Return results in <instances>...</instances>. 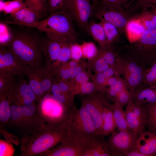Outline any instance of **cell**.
<instances>
[{"mask_svg": "<svg viewBox=\"0 0 156 156\" xmlns=\"http://www.w3.org/2000/svg\"><path fill=\"white\" fill-rule=\"evenodd\" d=\"M94 5L87 0H66L60 11L66 13L82 29H85L93 13Z\"/></svg>", "mask_w": 156, "mask_h": 156, "instance_id": "9c48e42d", "label": "cell"}, {"mask_svg": "<svg viewBox=\"0 0 156 156\" xmlns=\"http://www.w3.org/2000/svg\"><path fill=\"white\" fill-rule=\"evenodd\" d=\"M125 112L129 130L138 136L143 131L146 123L133 112L129 103L126 105Z\"/></svg>", "mask_w": 156, "mask_h": 156, "instance_id": "ffe728a7", "label": "cell"}, {"mask_svg": "<svg viewBox=\"0 0 156 156\" xmlns=\"http://www.w3.org/2000/svg\"><path fill=\"white\" fill-rule=\"evenodd\" d=\"M99 8L103 9L125 10L123 0H99Z\"/></svg>", "mask_w": 156, "mask_h": 156, "instance_id": "d6a6232c", "label": "cell"}, {"mask_svg": "<svg viewBox=\"0 0 156 156\" xmlns=\"http://www.w3.org/2000/svg\"><path fill=\"white\" fill-rule=\"evenodd\" d=\"M71 58L77 61L83 56V52L81 46L76 43L72 44L70 47Z\"/></svg>", "mask_w": 156, "mask_h": 156, "instance_id": "7bdbcfd3", "label": "cell"}, {"mask_svg": "<svg viewBox=\"0 0 156 156\" xmlns=\"http://www.w3.org/2000/svg\"><path fill=\"white\" fill-rule=\"evenodd\" d=\"M91 139L68 133L67 136L59 146L38 156H83L85 152L90 148Z\"/></svg>", "mask_w": 156, "mask_h": 156, "instance_id": "ba28073f", "label": "cell"}, {"mask_svg": "<svg viewBox=\"0 0 156 156\" xmlns=\"http://www.w3.org/2000/svg\"><path fill=\"white\" fill-rule=\"evenodd\" d=\"M36 102L23 106L10 105L11 116L8 126L21 138L35 132L46 123L39 115Z\"/></svg>", "mask_w": 156, "mask_h": 156, "instance_id": "277c9868", "label": "cell"}, {"mask_svg": "<svg viewBox=\"0 0 156 156\" xmlns=\"http://www.w3.org/2000/svg\"><path fill=\"white\" fill-rule=\"evenodd\" d=\"M133 101L142 105L156 103V85L139 87L134 94Z\"/></svg>", "mask_w": 156, "mask_h": 156, "instance_id": "ac0fdd59", "label": "cell"}, {"mask_svg": "<svg viewBox=\"0 0 156 156\" xmlns=\"http://www.w3.org/2000/svg\"><path fill=\"white\" fill-rule=\"evenodd\" d=\"M25 75L38 102L45 94L34 68L27 66Z\"/></svg>", "mask_w": 156, "mask_h": 156, "instance_id": "603a6c76", "label": "cell"}, {"mask_svg": "<svg viewBox=\"0 0 156 156\" xmlns=\"http://www.w3.org/2000/svg\"><path fill=\"white\" fill-rule=\"evenodd\" d=\"M82 99L81 105L91 116L96 130V135L101 136L102 124V114L104 107L109 104L103 93L94 94Z\"/></svg>", "mask_w": 156, "mask_h": 156, "instance_id": "4fadbf2b", "label": "cell"}, {"mask_svg": "<svg viewBox=\"0 0 156 156\" xmlns=\"http://www.w3.org/2000/svg\"><path fill=\"white\" fill-rule=\"evenodd\" d=\"M10 105L7 94H0V126L4 129L8 126L11 116Z\"/></svg>", "mask_w": 156, "mask_h": 156, "instance_id": "cb8c5ba5", "label": "cell"}, {"mask_svg": "<svg viewBox=\"0 0 156 156\" xmlns=\"http://www.w3.org/2000/svg\"><path fill=\"white\" fill-rule=\"evenodd\" d=\"M142 106L146 113V125L149 131L156 133V103L146 104Z\"/></svg>", "mask_w": 156, "mask_h": 156, "instance_id": "f1b7e54d", "label": "cell"}, {"mask_svg": "<svg viewBox=\"0 0 156 156\" xmlns=\"http://www.w3.org/2000/svg\"><path fill=\"white\" fill-rule=\"evenodd\" d=\"M99 90L96 86L92 82L87 81L81 85L78 91L82 95L90 96L96 94Z\"/></svg>", "mask_w": 156, "mask_h": 156, "instance_id": "f35d334b", "label": "cell"}, {"mask_svg": "<svg viewBox=\"0 0 156 156\" xmlns=\"http://www.w3.org/2000/svg\"><path fill=\"white\" fill-rule=\"evenodd\" d=\"M124 156H146L135 148L125 153Z\"/></svg>", "mask_w": 156, "mask_h": 156, "instance_id": "681fc988", "label": "cell"}, {"mask_svg": "<svg viewBox=\"0 0 156 156\" xmlns=\"http://www.w3.org/2000/svg\"><path fill=\"white\" fill-rule=\"evenodd\" d=\"M72 21L66 13L59 11L39 21L35 28L45 32L47 36L60 42H75L78 34Z\"/></svg>", "mask_w": 156, "mask_h": 156, "instance_id": "3957f363", "label": "cell"}, {"mask_svg": "<svg viewBox=\"0 0 156 156\" xmlns=\"http://www.w3.org/2000/svg\"><path fill=\"white\" fill-rule=\"evenodd\" d=\"M127 88V83L124 78L120 77L116 82L106 89L107 96L109 98L114 101L119 93Z\"/></svg>", "mask_w": 156, "mask_h": 156, "instance_id": "4dcf8cb0", "label": "cell"}, {"mask_svg": "<svg viewBox=\"0 0 156 156\" xmlns=\"http://www.w3.org/2000/svg\"><path fill=\"white\" fill-rule=\"evenodd\" d=\"M77 61L73 60L70 62L68 63L69 68H73L78 66V64Z\"/></svg>", "mask_w": 156, "mask_h": 156, "instance_id": "816d5d0a", "label": "cell"}, {"mask_svg": "<svg viewBox=\"0 0 156 156\" xmlns=\"http://www.w3.org/2000/svg\"><path fill=\"white\" fill-rule=\"evenodd\" d=\"M67 122L68 132L71 134L89 139L96 135L93 121L82 105L79 109H73Z\"/></svg>", "mask_w": 156, "mask_h": 156, "instance_id": "52a82bcc", "label": "cell"}, {"mask_svg": "<svg viewBox=\"0 0 156 156\" xmlns=\"http://www.w3.org/2000/svg\"><path fill=\"white\" fill-rule=\"evenodd\" d=\"M133 93L126 88L119 93L114 102H118L123 107L133 101Z\"/></svg>", "mask_w": 156, "mask_h": 156, "instance_id": "d590c367", "label": "cell"}, {"mask_svg": "<svg viewBox=\"0 0 156 156\" xmlns=\"http://www.w3.org/2000/svg\"><path fill=\"white\" fill-rule=\"evenodd\" d=\"M94 58L95 61L94 67L97 73L103 72L109 67L99 50L97 55Z\"/></svg>", "mask_w": 156, "mask_h": 156, "instance_id": "ab89813d", "label": "cell"}, {"mask_svg": "<svg viewBox=\"0 0 156 156\" xmlns=\"http://www.w3.org/2000/svg\"><path fill=\"white\" fill-rule=\"evenodd\" d=\"M113 132L107 142L112 156H124L135 148L138 136L129 130Z\"/></svg>", "mask_w": 156, "mask_h": 156, "instance_id": "7c38bea8", "label": "cell"}, {"mask_svg": "<svg viewBox=\"0 0 156 156\" xmlns=\"http://www.w3.org/2000/svg\"><path fill=\"white\" fill-rule=\"evenodd\" d=\"M83 56L89 59L94 58L97 55L98 50L92 42H84L81 45Z\"/></svg>", "mask_w": 156, "mask_h": 156, "instance_id": "8d00e7d4", "label": "cell"}, {"mask_svg": "<svg viewBox=\"0 0 156 156\" xmlns=\"http://www.w3.org/2000/svg\"><path fill=\"white\" fill-rule=\"evenodd\" d=\"M109 107L112 110L117 127L119 131L129 130L123 107L116 101Z\"/></svg>", "mask_w": 156, "mask_h": 156, "instance_id": "d4e9b609", "label": "cell"}, {"mask_svg": "<svg viewBox=\"0 0 156 156\" xmlns=\"http://www.w3.org/2000/svg\"><path fill=\"white\" fill-rule=\"evenodd\" d=\"M89 35L101 47L107 45L105 32L101 24L93 20H90L85 29Z\"/></svg>", "mask_w": 156, "mask_h": 156, "instance_id": "44dd1931", "label": "cell"}, {"mask_svg": "<svg viewBox=\"0 0 156 156\" xmlns=\"http://www.w3.org/2000/svg\"><path fill=\"white\" fill-rule=\"evenodd\" d=\"M62 42L47 36L43 39L42 49L44 65L47 68L54 74L60 67L58 58Z\"/></svg>", "mask_w": 156, "mask_h": 156, "instance_id": "2e32d148", "label": "cell"}, {"mask_svg": "<svg viewBox=\"0 0 156 156\" xmlns=\"http://www.w3.org/2000/svg\"><path fill=\"white\" fill-rule=\"evenodd\" d=\"M7 96L10 104L23 106L38 102L28 81L24 78L16 80L9 89Z\"/></svg>", "mask_w": 156, "mask_h": 156, "instance_id": "30bf717a", "label": "cell"}, {"mask_svg": "<svg viewBox=\"0 0 156 156\" xmlns=\"http://www.w3.org/2000/svg\"><path fill=\"white\" fill-rule=\"evenodd\" d=\"M70 69V78L71 79L75 78L83 70L81 66H78L74 68Z\"/></svg>", "mask_w": 156, "mask_h": 156, "instance_id": "c3c4849f", "label": "cell"}, {"mask_svg": "<svg viewBox=\"0 0 156 156\" xmlns=\"http://www.w3.org/2000/svg\"><path fill=\"white\" fill-rule=\"evenodd\" d=\"M73 108L69 109L60 103L51 93L44 96L36 107L39 115L46 123L53 124L67 121Z\"/></svg>", "mask_w": 156, "mask_h": 156, "instance_id": "8992f818", "label": "cell"}, {"mask_svg": "<svg viewBox=\"0 0 156 156\" xmlns=\"http://www.w3.org/2000/svg\"><path fill=\"white\" fill-rule=\"evenodd\" d=\"M91 3L95 7L98 5L99 0H87Z\"/></svg>", "mask_w": 156, "mask_h": 156, "instance_id": "db71d44e", "label": "cell"}, {"mask_svg": "<svg viewBox=\"0 0 156 156\" xmlns=\"http://www.w3.org/2000/svg\"><path fill=\"white\" fill-rule=\"evenodd\" d=\"M137 20L141 23L145 29H153L156 28V15L153 12L146 9L142 11L136 17Z\"/></svg>", "mask_w": 156, "mask_h": 156, "instance_id": "83f0119b", "label": "cell"}, {"mask_svg": "<svg viewBox=\"0 0 156 156\" xmlns=\"http://www.w3.org/2000/svg\"><path fill=\"white\" fill-rule=\"evenodd\" d=\"M102 72L106 79L114 75H121L117 67H114L109 66Z\"/></svg>", "mask_w": 156, "mask_h": 156, "instance_id": "f6af8a7d", "label": "cell"}, {"mask_svg": "<svg viewBox=\"0 0 156 156\" xmlns=\"http://www.w3.org/2000/svg\"><path fill=\"white\" fill-rule=\"evenodd\" d=\"M96 17L100 16L115 26L120 34H125L128 24L136 20L137 14H132L127 11L103 9L98 8L95 12Z\"/></svg>", "mask_w": 156, "mask_h": 156, "instance_id": "5bb4252c", "label": "cell"}, {"mask_svg": "<svg viewBox=\"0 0 156 156\" xmlns=\"http://www.w3.org/2000/svg\"><path fill=\"white\" fill-rule=\"evenodd\" d=\"M29 2L41 16L47 10V0H25Z\"/></svg>", "mask_w": 156, "mask_h": 156, "instance_id": "b9f144b4", "label": "cell"}, {"mask_svg": "<svg viewBox=\"0 0 156 156\" xmlns=\"http://www.w3.org/2000/svg\"><path fill=\"white\" fill-rule=\"evenodd\" d=\"M100 136L96 135L91 139L90 148L83 156H112L107 142L101 140Z\"/></svg>", "mask_w": 156, "mask_h": 156, "instance_id": "d6986e66", "label": "cell"}, {"mask_svg": "<svg viewBox=\"0 0 156 156\" xmlns=\"http://www.w3.org/2000/svg\"><path fill=\"white\" fill-rule=\"evenodd\" d=\"M16 78L9 75L0 73V94H7L10 88L16 81Z\"/></svg>", "mask_w": 156, "mask_h": 156, "instance_id": "e575fe53", "label": "cell"}, {"mask_svg": "<svg viewBox=\"0 0 156 156\" xmlns=\"http://www.w3.org/2000/svg\"><path fill=\"white\" fill-rule=\"evenodd\" d=\"M14 151L15 149L10 142L0 139V156H12Z\"/></svg>", "mask_w": 156, "mask_h": 156, "instance_id": "60d3db41", "label": "cell"}, {"mask_svg": "<svg viewBox=\"0 0 156 156\" xmlns=\"http://www.w3.org/2000/svg\"><path fill=\"white\" fill-rule=\"evenodd\" d=\"M58 86L60 90L65 93L70 95L73 97L71 94V89L70 86L66 83V82L57 80Z\"/></svg>", "mask_w": 156, "mask_h": 156, "instance_id": "7dc6e473", "label": "cell"}, {"mask_svg": "<svg viewBox=\"0 0 156 156\" xmlns=\"http://www.w3.org/2000/svg\"><path fill=\"white\" fill-rule=\"evenodd\" d=\"M51 93L56 99L68 108H73V98L62 92L60 89L57 82L54 79L51 87Z\"/></svg>", "mask_w": 156, "mask_h": 156, "instance_id": "4316f807", "label": "cell"}, {"mask_svg": "<svg viewBox=\"0 0 156 156\" xmlns=\"http://www.w3.org/2000/svg\"><path fill=\"white\" fill-rule=\"evenodd\" d=\"M67 121L46 123L33 133L21 138L19 156H37L61 143L68 135Z\"/></svg>", "mask_w": 156, "mask_h": 156, "instance_id": "6da1fadb", "label": "cell"}, {"mask_svg": "<svg viewBox=\"0 0 156 156\" xmlns=\"http://www.w3.org/2000/svg\"><path fill=\"white\" fill-rule=\"evenodd\" d=\"M123 1L124 7H127L133 2H135V0H123Z\"/></svg>", "mask_w": 156, "mask_h": 156, "instance_id": "f5cc1de1", "label": "cell"}, {"mask_svg": "<svg viewBox=\"0 0 156 156\" xmlns=\"http://www.w3.org/2000/svg\"><path fill=\"white\" fill-rule=\"evenodd\" d=\"M89 79L87 74L83 71L79 73L75 78L76 82L81 85L88 81Z\"/></svg>", "mask_w": 156, "mask_h": 156, "instance_id": "bcb514c9", "label": "cell"}, {"mask_svg": "<svg viewBox=\"0 0 156 156\" xmlns=\"http://www.w3.org/2000/svg\"><path fill=\"white\" fill-rule=\"evenodd\" d=\"M25 6L17 12L10 14L5 19L8 23L35 27L41 16L29 2L25 0Z\"/></svg>", "mask_w": 156, "mask_h": 156, "instance_id": "9a60e30c", "label": "cell"}, {"mask_svg": "<svg viewBox=\"0 0 156 156\" xmlns=\"http://www.w3.org/2000/svg\"><path fill=\"white\" fill-rule=\"evenodd\" d=\"M120 76L114 75L106 79L105 81L106 86H109L114 84L117 81Z\"/></svg>", "mask_w": 156, "mask_h": 156, "instance_id": "f907efd6", "label": "cell"}, {"mask_svg": "<svg viewBox=\"0 0 156 156\" xmlns=\"http://www.w3.org/2000/svg\"><path fill=\"white\" fill-rule=\"evenodd\" d=\"M123 49L126 58L145 68L151 66L156 61V28L146 29L137 40Z\"/></svg>", "mask_w": 156, "mask_h": 156, "instance_id": "5b68a950", "label": "cell"}, {"mask_svg": "<svg viewBox=\"0 0 156 156\" xmlns=\"http://www.w3.org/2000/svg\"><path fill=\"white\" fill-rule=\"evenodd\" d=\"M0 11L5 14H14L22 9L25 5L23 0H13L4 2L1 1Z\"/></svg>", "mask_w": 156, "mask_h": 156, "instance_id": "f546056e", "label": "cell"}, {"mask_svg": "<svg viewBox=\"0 0 156 156\" xmlns=\"http://www.w3.org/2000/svg\"><path fill=\"white\" fill-rule=\"evenodd\" d=\"M135 148L146 156H156V133L143 131L138 137Z\"/></svg>", "mask_w": 156, "mask_h": 156, "instance_id": "e0dca14e", "label": "cell"}, {"mask_svg": "<svg viewBox=\"0 0 156 156\" xmlns=\"http://www.w3.org/2000/svg\"><path fill=\"white\" fill-rule=\"evenodd\" d=\"M156 1V0H135L132 10L146 9L148 5Z\"/></svg>", "mask_w": 156, "mask_h": 156, "instance_id": "ee69618b", "label": "cell"}, {"mask_svg": "<svg viewBox=\"0 0 156 156\" xmlns=\"http://www.w3.org/2000/svg\"><path fill=\"white\" fill-rule=\"evenodd\" d=\"M73 43L70 42H62L58 58V62L60 66L62 64L67 63L71 58L70 47Z\"/></svg>", "mask_w": 156, "mask_h": 156, "instance_id": "836d02e7", "label": "cell"}, {"mask_svg": "<svg viewBox=\"0 0 156 156\" xmlns=\"http://www.w3.org/2000/svg\"><path fill=\"white\" fill-rule=\"evenodd\" d=\"M26 66L17 57L8 46H0V73L16 78H24Z\"/></svg>", "mask_w": 156, "mask_h": 156, "instance_id": "8fae6325", "label": "cell"}, {"mask_svg": "<svg viewBox=\"0 0 156 156\" xmlns=\"http://www.w3.org/2000/svg\"><path fill=\"white\" fill-rule=\"evenodd\" d=\"M156 85V61L145 69L142 86Z\"/></svg>", "mask_w": 156, "mask_h": 156, "instance_id": "1f68e13d", "label": "cell"}, {"mask_svg": "<svg viewBox=\"0 0 156 156\" xmlns=\"http://www.w3.org/2000/svg\"><path fill=\"white\" fill-rule=\"evenodd\" d=\"M66 0H47V10L50 14L60 11Z\"/></svg>", "mask_w": 156, "mask_h": 156, "instance_id": "74e56055", "label": "cell"}, {"mask_svg": "<svg viewBox=\"0 0 156 156\" xmlns=\"http://www.w3.org/2000/svg\"><path fill=\"white\" fill-rule=\"evenodd\" d=\"M42 39L33 32L17 30L12 34L8 46L26 66L36 68L44 65L42 49Z\"/></svg>", "mask_w": 156, "mask_h": 156, "instance_id": "7a4b0ae2", "label": "cell"}, {"mask_svg": "<svg viewBox=\"0 0 156 156\" xmlns=\"http://www.w3.org/2000/svg\"><path fill=\"white\" fill-rule=\"evenodd\" d=\"M104 28L107 40V45H111L118 41L120 38V33L117 28L100 16L96 17Z\"/></svg>", "mask_w": 156, "mask_h": 156, "instance_id": "484cf974", "label": "cell"}, {"mask_svg": "<svg viewBox=\"0 0 156 156\" xmlns=\"http://www.w3.org/2000/svg\"><path fill=\"white\" fill-rule=\"evenodd\" d=\"M153 4H155V6H156V9L155 10L153 11V12L155 14V15H156V1Z\"/></svg>", "mask_w": 156, "mask_h": 156, "instance_id": "11a10c76", "label": "cell"}, {"mask_svg": "<svg viewBox=\"0 0 156 156\" xmlns=\"http://www.w3.org/2000/svg\"><path fill=\"white\" fill-rule=\"evenodd\" d=\"M109 105L104 107L102 113V136L108 135L113 133L117 127L113 112L109 107Z\"/></svg>", "mask_w": 156, "mask_h": 156, "instance_id": "7402d4cb", "label": "cell"}]
</instances>
